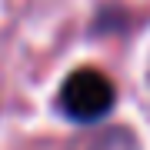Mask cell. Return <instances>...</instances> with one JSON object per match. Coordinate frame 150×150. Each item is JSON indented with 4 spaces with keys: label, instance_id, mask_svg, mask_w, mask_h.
<instances>
[{
    "label": "cell",
    "instance_id": "6da1fadb",
    "mask_svg": "<svg viewBox=\"0 0 150 150\" xmlns=\"http://www.w3.org/2000/svg\"><path fill=\"white\" fill-rule=\"evenodd\" d=\"M113 100H117L113 83L100 70H90V67L74 70L60 87V110L77 123H93V120L107 117Z\"/></svg>",
    "mask_w": 150,
    "mask_h": 150
}]
</instances>
